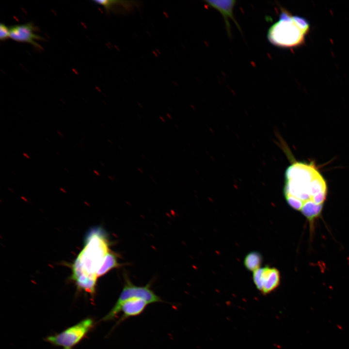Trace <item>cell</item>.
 Instances as JSON below:
<instances>
[{
    "instance_id": "6da1fadb",
    "label": "cell",
    "mask_w": 349,
    "mask_h": 349,
    "mask_svg": "<svg viewBox=\"0 0 349 349\" xmlns=\"http://www.w3.org/2000/svg\"><path fill=\"white\" fill-rule=\"evenodd\" d=\"M283 192L288 205L312 223L321 214L328 187L314 163L295 161L285 171Z\"/></svg>"
},
{
    "instance_id": "7a4b0ae2",
    "label": "cell",
    "mask_w": 349,
    "mask_h": 349,
    "mask_svg": "<svg viewBox=\"0 0 349 349\" xmlns=\"http://www.w3.org/2000/svg\"><path fill=\"white\" fill-rule=\"evenodd\" d=\"M108 236L100 227L91 229L86 235L84 246L71 266V279L79 290L91 296L95 292L97 271L111 251Z\"/></svg>"
},
{
    "instance_id": "3957f363",
    "label": "cell",
    "mask_w": 349,
    "mask_h": 349,
    "mask_svg": "<svg viewBox=\"0 0 349 349\" xmlns=\"http://www.w3.org/2000/svg\"><path fill=\"white\" fill-rule=\"evenodd\" d=\"M278 20L268 29L267 39L273 46L283 48L302 46L310 31V24L304 17L293 15L280 7Z\"/></svg>"
},
{
    "instance_id": "277c9868",
    "label": "cell",
    "mask_w": 349,
    "mask_h": 349,
    "mask_svg": "<svg viewBox=\"0 0 349 349\" xmlns=\"http://www.w3.org/2000/svg\"><path fill=\"white\" fill-rule=\"evenodd\" d=\"M123 288L115 304L110 312L101 319L107 321L112 320L120 312L121 305L127 300L132 299H141L146 301L149 304L162 301L151 289L150 284L140 286L133 285L125 276Z\"/></svg>"
},
{
    "instance_id": "5b68a950",
    "label": "cell",
    "mask_w": 349,
    "mask_h": 349,
    "mask_svg": "<svg viewBox=\"0 0 349 349\" xmlns=\"http://www.w3.org/2000/svg\"><path fill=\"white\" fill-rule=\"evenodd\" d=\"M94 325L92 319H84L58 334L47 337V341L63 349H73L93 328Z\"/></svg>"
},
{
    "instance_id": "8992f818",
    "label": "cell",
    "mask_w": 349,
    "mask_h": 349,
    "mask_svg": "<svg viewBox=\"0 0 349 349\" xmlns=\"http://www.w3.org/2000/svg\"><path fill=\"white\" fill-rule=\"evenodd\" d=\"M253 279L256 288L263 295H266L279 287L281 276L277 269L267 266L254 271Z\"/></svg>"
},
{
    "instance_id": "52a82bcc",
    "label": "cell",
    "mask_w": 349,
    "mask_h": 349,
    "mask_svg": "<svg viewBox=\"0 0 349 349\" xmlns=\"http://www.w3.org/2000/svg\"><path fill=\"white\" fill-rule=\"evenodd\" d=\"M9 28L10 38L11 39L18 42L30 44L38 49H42L36 41L43 40L44 38L35 33L36 27L32 22L14 25Z\"/></svg>"
},
{
    "instance_id": "ba28073f",
    "label": "cell",
    "mask_w": 349,
    "mask_h": 349,
    "mask_svg": "<svg viewBox=\"0 0 349 349\" xmlns=\"http://www.w3.org/2000/svg\"><path fill=\"white\" fill-rule=\"evenodd\" d=\"M210 7L218 10L223 16L226 29L228 34L231 35V26L229 23V19L233 20L238 28L240 30V28L236 21L233 15V9L236 4V1L233 0H205Z\"/></svg>"
},
{
    "instance_id": "9c48e42d",
    "label": "cell",
    "mask_w": 349,
    "mask_h": 349,
    "mask_svg": "<svg viewBox=\"0 0 349 349\" xmlns=\"http://www.w3.org/2000/svg\"><path fill=\"white\" fill-rule=\"evenodd\" d=\"M148 304L146 301L141 299H132L124 302L120 309L122 315L116 325L129 317L140 315Z\"/></svg>"
},
{
    "instance_id": "30bf717a",
    "label": "cell",
    "mask_w": 349,
    "mask_h": 349,
    "mask_svg": "<svg viewBox=\"0 0 349 349\" xmlns=\"http://www.w3.org/2000/svg\"><path fill=\"white\" fill-rule=\"evenodd\" d=\"M96 4L102 5L106 11L125 12L131 10L137 5L136 1L122 0H95Z\"/></svg>"
},
{
    "instance_id": "8fae6325",
    "label": "cell",
    "mask_w": 349,
    "mask_h": 349,
    "mask_svg": "<svg viewBox=\"0 0 349 349\" xmlns=\"http://www.w3.org/2000/svg\"><path fill=\"white\" fill-rule=\"evenodd\" d=\"M120 266L121 264L118 262L116 254L110 251L106 255L96 275L98 278L102 276L112 269Z\"/></svg>"
},
{
    "instance_id": "7c38bea8",
    "label": "cell",
    "mask_w": 349,
    "mask_h": 349,
    "mask_svg": "<svg viewBox=\"0 0 349 349\" xmlns=\"http://www.w3.org/2000/svg\"><path fill=\"white\" fill-rule=\"evenodd\" d=\"M263 258L261 254L257 252H251L244 258L245 267L249 271H254L260 268Z\"/></svg>"
},
{
    "instance_id": "4fadbf2b",
    "label": "cell",
    "mask_w": 349,
    "mask_h": 349,
    "mask_svg": "<svg viewBox=\"0 0 349 349\" xmlns=\"http://www.w3.org/2000/svg\"><path fill=\"white\" fill-rule=\"evenodd\" d=\"M10 38V28L5 24L1 23L0 25V40L2 41Z\"/></svg>"
}]
</instances>
